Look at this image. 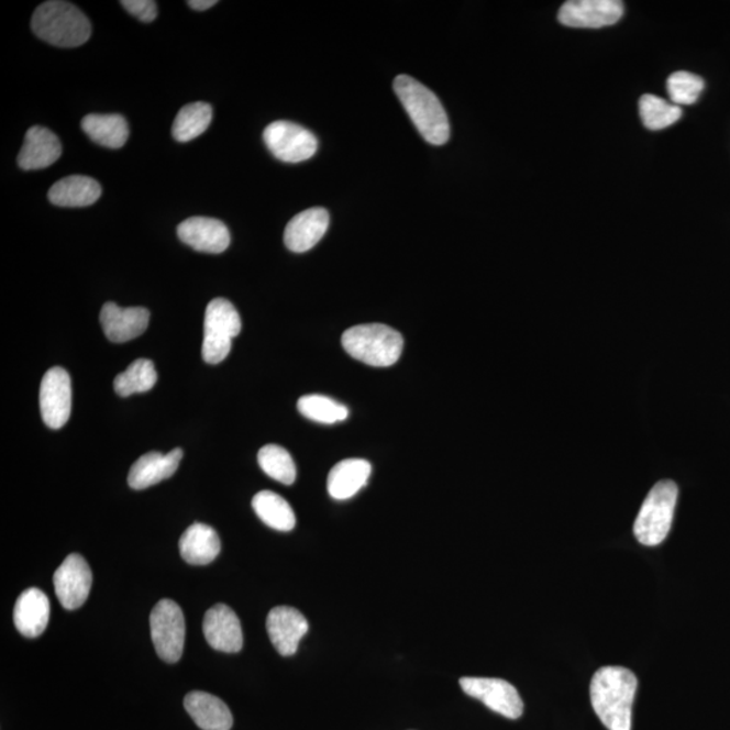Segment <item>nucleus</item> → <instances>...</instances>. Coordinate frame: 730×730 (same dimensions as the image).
Wrapping results in <instances>:
<instances>
[{
  "label": "nucleus",
  "instance_id": "1",
  "mask_svg": "<svg viewBox=\"0 0 730 730\" xmlns=\"http://www.w3.org/2000/svg\"><path fill=\"white\" fill-rule=\"evenodd\" d=\"M638 678L623 667L599 668L593 676L590 697L594 710L609 730H631Z\"/></svg>",
  "mask_w": 730,
  "mask_h": 730
},
{
  "label": "nucleus",
  "instance_id": "2",
  "mask_svg": "<svg viewBox=\"0 0 730 730\" xmlns=\"http://www.w3.org/2000/svg\"><path fill=\"white\" fill-rule=\"evenodd\" d=\"M394 90L418 132L429 144L439 146L449 143V115L434 92L409 75H399L394 80Z\"/></svg>",
  "mask_w": 730,
  "mask_h": 730
},
{
  "label": "nucleus",
  "instance_id": "3",
  "mask_svg": "<svg viewBox=\"0 0 730 730\" xmlns=\"http://www.w3.org/2000/svg\"><path fill=\"white\" fill-rule=\"evenodd\" d=\"M32 29L38 38L60 48L84 45L92 32L91 23L81 10L63 0L38 5L32 18Z\"/></svg>",
  "mask_w": 730,
  "mask_h": 730
},
{
  "label": "nucleus",
  "instance_id": "4",
  "mask_svg": "<svg viewBox=\"0 0 730 730\" xmlns=\"http://www.w3.org/2000/svg\"><path fill=\"white\" fill-rule=\"evenodd\" d=\"M349 355L373 367H390L403 351V338L396 329L367 323L349 329L341 339Z\"/></svg>",
  "mask_w": 730,
  "mask_h": 730
},
{
  "label": "nucleus",
  "instance_id": "5",
  "mask_svg": "<svg viewBox=\"0 0 730 730\" xmlns=\"http://www.w3.org/2000/svg\"><path fill=\"white\" fill-rule=\"evenodd\" d=\"M678 486L673 480H662L653 486L635 518V539L646 546L662 544L673 526Z\"/></svg>",
  "mask_w": 730,
  "mask_h": 730
},
{
  "label": "nucleus",
  "instance_id": "6",
  "mask_svg": "<svg viewBox=\"0 0 730 730\" xmlns=\"http://www.w3.org/2000/svg\"><path fill=\"white\" fill-rule=\"evenodd\" d=\"M241 317L233 303L225 298L211 300L204 314L202 345L203 361L220 364L232 350V341L241 332Z\"/></svg>",
  "mask_w": 730,
  "mask_h": 730
},
{
  "label": "nucleus",
  "instance_id": "7",
  "mask_svg": "<svg viewBox=\"0 0 730 730\" xmlns=\"http://www.w3.org/2000/svg\"><path fill=\"white\" fill-rule=\"evenodd\" d=\"M151 634L157 655L167 663L180 661L185 648L186 621L180 606L163 599L151 613Z\"/></svg>",
  "mask_w": 730,
  "mask_h": 730
},
{
  "label": "nucleus",
  "instance_id": "8",
  "mask_svg": "<svg viewBox=\"0 0 730 730\" xmlns=\"http://www.w3.org/2000/svg\"><path fill=\"white\" fill-rule=\"evenodd\" d=\"M264 143L276 158L285 163H302L316 155V135L288 121L270 123L264 131Z\"/></svg>",
  "mask_w": 730,
  "mask_h": 730
},
{
  "label": "nucleus",
  "instance_id": "9",
  "mask_svg": "<svg viewBox=\"0 0 730 730\" xmlns=\"http://www.w3.org/2000/svg\"><path fill=\"white\" fill-rule=\"evenodd\" d=\"M40 408L45 425L62 429L73 411V386L66 369L53 367L41 381Z\"/></svg>",
  "mask_w": 730,
  "mask_h": 730
},
{
  "label": "nucleus",
  "instance_id": "10",
  "mask_svg": "<svg viewBox=\"0 0 730 730\" xmlns=\"http://www.w3.org/2000/svg\"><path fill=\"white\" fill-rule=\"evenodd\" d=\"M461 687L467 696L479 699L496 714L517 720L523 714V703L517 688L497 678H462Z\"/></svg>",
  "mask_w": 730,
  "mask_h": 730
},
{
  "label": "nucleus",
  "instance_id": "11",
  "mask_svg": "<svg viewBox=\"0 0 730 730\" xmlns=\"http://www.w3.org/2000/svg\"><path fill=\"white\" fill-rule=\"evenodd\" d=\"M53 585L64 609L76 610L86 604L92 587L90 565L84 556L73 553L53 576Z\"/></svg>",
  "mask_w": 730,
  "mask_h": 730
},
{
  "label": "nucleus",
  "instance_id": "12",
  "mask_svg": "<svg viewBox=\"0 0 730 730\" xmlns=\"http://www.w3.org/2000/svg\"><path fill=\"white\" fill-rule=\"evenodd\" d=\"M622 15L620 0H571L558 10V22L569 27L599 29L615 25Z\"/></svg>",
  "mask_w": 730,
  "mask_h": 730
},
{
  "label": "nucleus",
  "instance_id": "13",
  "mask_svg": "<svg viewBox=\"0 0 730 730\" xmlns=\"http://www.w3.org/2000/svg\"><path fill=\"white\" fill-rule=\"evenodd\" d=\"M309 628L306 617L290 606H278L267 617L270 643L281 656L296 655L300 640L309 632Z\"/></svg>",
  "mask_w": 730,
  "mask_h": 730
},
{
  "label": "nucleus",
  "instance_id": "14",
  "mask_svg": "<svg viewBox=\"0 0 730 730\" xmlns=\"http://www.w3.org/2000/svg\"><path fill=\"white\" fill-rule=\"evenodd\" d=\"M203 634L215 651L235 653L244 645L243 628L239 617L225 604H218L206 611Z\"/></svg>",
  "mask_w": 730,
  "mask_h": 730
},
{
  "label": "nucleus",
  "instance_id": "15",
  "mask_svg": "<svg viewBox=\"0 0 730 730\" xmlns=\"http://www.w3.org/2000/svg\"><path fill=\"white\" fill-rule=\"evenodd\" d=\"M182 243L203 253H222L231 245V233L225 223L208 217H192L178 226Z\"/></svg>",
  "mask_w": 730,
  "mask_h": 730
},
{
  "label": "nucleus",
  "instance_id": "16",
  "mask_svg": "<svg viewBox=\"0 0 730 730\" xmlns=\"http://www.w3.org/2000/svg\"><path fill=\"white\" fill-rule=\"evenodd\" d=\"M150 311L145 308H120L108 302L100 310V325L106 338L113 343L122 344L137 339L150 325Z\"/></svg>",
  "mask_w": 730,
  "mask_h": 730
},
{
  "label": "nucleus",
  "instance_id": "17",
  "mask_svg": "<svg viewBox=\"0 0 730 730\" xmlns=\"http://www.w3.org/2000/svg\"><path fill=\"white\" fill-rule=\"evenodd\" d=\"M331 217L325 209L313 208L302 211L287 223L285 244L296 253L308 252L325 235Z\"/></svg>",
  "mask_w": 730,
  "mask_h": 730
},
{
  "label": "nucleus",
  "instance_id": "18",
  "mask_svg": "<svg viewBox=\"0 0 730 730\" xmlns=\"http://www.w3.org/2000/svg\"><path fill=\"white\" fill-rule=\"evenodd\" d=\"M51 618V602L44 591L32 587L23 591L14 606V623L22 635L34 639L40 638L48 627Z\"/></svg>",
  "mask_w": 730,
  "mask_h": 730
},
{
  "label": "nucleus",
  "instance_id": "19",
  "mask_svg": "<svg viewBox=\"0 0 730 730\" xmlns=\"http://www.w3.org/2000/svg\"><path fill=\"white\" fill-rule=\"evenodd\" d=\"M181 457L180 449L170 451L167 455L161 452L146 453L132 465L128 476L129 486L134 490H144L170 478L179 468Z\"/></svg>",
  "mask_w": 730,
  "mask_h": 730
},
{
  "label": "nucleus",
  "instance_id": "20",
  "mask_svg": "<svg viewBox=\"0 0 730 730\" xmlns=\"http://www.w3.org/2000/svg\"><path fill=\"white\" fill-rule=\"evenodd\" d=\"M62 152L60 140L55 133L43 126H33L25 135L18 164L25 170L48 168L60 158Z\"/></svg>",
  "mask_w": 730,
  "mask_h": 730
},
{
  "label": "nucleus",
  "instance_id": "21",
  "mask_svg": "<svg viewBox=\"0 0 730 730\" xmlns=\"http://www.w3.org/2000/svg\"><path fill=\"white\" fill-rule=\"evenodd\" d=\"M185 708L193 722L203 730H231L233 715L220 698L204 692H192L185 698Z\"/></svg>",
  "mask_w": 730,
  "mask_h": 730
},
{
  "label": "nucleus",
  "instance_id": "22",
  "mask_svg": "<svg viewBox=\"0 0 730 730\" xmlns=\"http://www.w3.org/2000/svg\"><path fill=\"white\" fill-rule=\"evenodd\" d=\"M179 551L185 562L206 565L214 562L221 552L220 535L213 528L196 522L187 528L179 541Z\"/></svg>",
  "mask_w": 730,
  "mask_h": 730
},
{
  "label": "nucleus",
  "instance_id": "23",
  "mask_svg": "<svg viewBox=\"0 0 730 730\" xmlns=\"http://www.w3.org/2000/svg\"><path fill=\"white\" fill-rule=\"evenodd\" d=\"M102 196V187L88 176H67L52 186L48 198L60 208H86Z\"/></svg>",
  "mask_w": 730,
  "mask_h": 730
},
{
  "label": "nucleus",
  "instance_id": "24",
  "mask_svg": "<svg viewBox=\"0 0 730 730\" xmlns=\"http://www.w3.org/2000/svg\"><path fill=\"white\" fill-rule=\"evenodd\" d=\"M370 464L363 458H346L334 465L328 476V491L338 500L356 496L367 485Z\"/></svg>",
  "mask_w": 730,
  "mask_h": 730
},
{
  "label": "nucleus",
  "instance_id": "25",
  "mask_svg": "<svg viewBox=\"0 0 730 730\" xmlns=\"http://www.w3.org/2000/svg\"><path fill=\"white\" fill-rule=\"evenodd\" d=\"M81 129L93 143L110 150H120L129 139V126L120 114H88Z\"/></svg>",
  "mask_w": 730,
  "mask_h": 730
},
{
  "label": "nucleus",
  "instance_id": "26",
  "mask_svg": "<svg viewBox=\"0 0 730 730\" xmlns=\"http://www.w3.org/2000/svg\"><path fill=\"white\" fill-rule=\"evenodd\" d=\"M253 510L269 528L290 532L296 528V513L287 500L273 491H261L252 500Z\"/></svg>",
  "mask_w": 730,
  "mask_h": 730
},
{
  "label": "nucleus",
  "instance_id": "27",
  "mask_svg": "<svg viewBox=\"0 0 730 730\" xmlns=\"http://www.w3.org/2000/svg\"><path fill=\"white\" fill-rule=\"evenodd\" d=\"M213 121V109L209 103L196 102L185 106L176 115L173 135L179 143H188L208 131Z\"/></svg>",
  "mask_w": 730,
  "mask_h": 730
},
{
  "label": "nucleus",
  "instance_id": "28",
  "mask_svg": "<svg viewBox=\"0 0 730 730\" xmlns=\"http://www.w3.org/2000/svg\"><path fill=\"white\" fill-rule=\"evenodd\" d=\"M157 383L155 364L146 358H139L129 365L125 373L114 379V390L120 397H131L152 390Z\"/></svg>",
  "mask_w": 730,
  "mask_h": 730
},
{
  "label": "nucleus",
  "instance_id": "29",
  "mask_svg": "<svg viewBox=\"0 0 730 730\" xmlns=\"http://www.w3.org/2000/svg\"><path fill=\"white\" fill-rule=\"evenodd\" d=\"M639 108L641 121L650 131H662V129L670 128L676 121H679L683 114L679 106L656 96H651V93L641 97Z\"/></svg>",
  "mask_w": 730,
  "mask_h": 730
},
{
  "label": "nucleus",
  "instance_id": "30",
  "mask_svg": "<svg viewBox=\"0 0 730 730\" xmlns=\"http://www.w3.org/2000/svg\"><path fill=\"white\" fill-rule=\"evenodd\" d=\"M258 464L269 478L290 486L297 479V467L290 453L279 445L263 446L257 456Z\"/></svg>",
  "mask_w": 730,
  "mask_h": 730
},
{
  "label": "nucleus",
  "instance_id": "31",
  "mask_svg": "<svg viewBox=\"0 0 730 730\" xmlns=\"http://www.w3.org/2000/svg\"><path fill=\"white\" fill-rule=\"evenodd\" d=\"M299 413L311 421L327 423H338L346 420L350 411L344 405L335 402L334 399L323 396H305L298 400Z\"/></svg>",
  "mask_w": 730,
  "mask_h": 730
},
{
  "label": "nucleus",
  "instance_id": "32",
  "mask_svg": "<svg viewBox=\"0 0 730 730\" xmlns=\"http://www.w3.org/2000/svg\"><path fill=\"white\" fill-rule=\"evenodd\" d=\"M705 88V81L698 75L679 70L670 76L667 90L671 102L676 106L696 103Z\"/></svg>",
  "mask_w": 730,
  "mask_h": 730
},
{
  "label": "nucleus",
  "instance_id": "33",
  "mask_svg": "<svg viewBox=\"0 0 730 730\" xmlns=\"http://www.w3.org/2000/svg\"><path fill=\"white\" fill-rule=\"evenodd\" d=\"M121 4L140 21L150 23L156 20L157 3L153 0H122Z\"/></svg>",
  "mask_w": 730,
  "mask_h": 730
},
{
  "label": "nucleus",
  "instance_id": "34",
  "mask_svg": "<svg viewBox=\"0 0 730 730\" xmlns=\"http://www.w3.org/2000/svg\"><path fill=\"white\" fill-rule=\"evenodd\" d=\"M191 9L197 11H204L213 8L217 4L215 0H191L187 3Z\"/></svg>",
  "mask_w": 730,
  "mask_h": 730
}]
</instances>
